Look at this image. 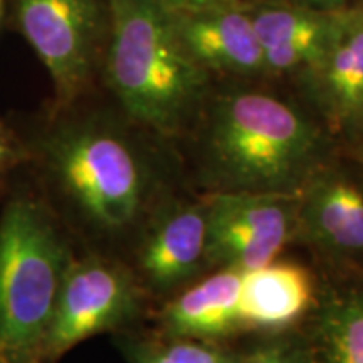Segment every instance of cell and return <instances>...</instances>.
Wrapping results in <instances>:
<instances>
[{
  "label": "cell",
  "mask_w": 363,
  "mask_h": 363,
  "mask_svg": "<svg viewBox=\"0 0 363 363\" xmlns=\"http://www.w3.org/2000/svg\"><path fill=\"white\" fill-rule=\"evenodd\" d=\"M96 94V93H94ZM94 94L67 108H49L29 148V165L66 229L111 254L133 246L145 222L169 195L167 147L135 125L115 103Z\"/></svg>",
  "instance_id": "6da1fadb"
},
{
  "label": "cell",
  "mask_w": 363,
  "mask_h": 363,
  "mask_svg": "<svg viewBox=\"0 0 363 363\" xmlns=\"http://www.w3.org/2000/svg\"><path fill=\"white\" fill-rule=\"evenodd\" d=\"M269 81H214L187 138L206 192L298 194L340 152L299 98Z\"/></svg>",
  "instance_id": "7a4b0ae2"
},
{
  "label": "cell",
  "mask_w": 363,
  "mask_h": 363,
  "mask_svg": "<svg viewBox=\"0 0 363 363\" xmlns=\"http://www.w3.org/2000/svg\"><path fill=\"white\" fill-rule=\"evenodd\" d=\"M108 38L99 88L165 142L187 138L214 79L190 56L162 0H106Z\"/></svg>",
  "instance_id": "3957f363"
},
{
  "label": "cell",
  "mask_w": 363,
  "mask_h": 363,
  "mask_svg": "<svg viewBox=\"0 0 363 363\" xmlns=\"http://www.w3.org/2000/svg\"><path fill=\"white\" fill-rule=\"evenodd\" d=\"M72 251L40 192L9 197L0 214V363H40Z\"/></svg>",
  "instance_id": "277c9868"
},
{
  "label": "cell",
  "mask_w": 363,
  "mask_h": 363,
  "mask_svg": "<svg viewBox=\"0 0 363 363\" xmlns=\"http://www.w3.org/2000/svg\"><path fill=\"white\" fill-rule=\"evenodd\" d=\"M16 30L52 84L51 110L98 93L108 38L106 0H9Z\"/></svg>",
  "instance_id": "5b68a950"
},
{
  "label": "cell",
  "mask_w": 363,
  "mask_h": 363,
  "mask_svg": "<svg viewBox=\"0 0 363 363\" xmlns=\"http://www.w3.org/2000/svg\"><path fill=\"white\" fill-rule=\"evenodd\" d=\"M148 296L128 262L99 251L74 254L45 333L40 363L56 362L94 335L128 328L145 313Z\"/></svg>",
  "instance_id": "8992f818"
},
{
  "label": "cell",
  "mask_w": 363,
  "mask_h": 363,
  "mask_svg": "<svg viewBox=\"0 0 363 363\" xmlns=\"http://www.w3.org/2000/svg\"><path fill=\"white\" fill-rule=\"evenodd\" d=\"M208 269L249 271L298 235V194L206 192Z\"/></svg>",
  "instance_id": "52a82bcc"
},
{
  "label": "cell",
  "mask_w": 363,
  "mask_h": 363,
  "mask_svg": "<svg viewBox=\"0 0 363 363\" xmlns=\"http://www.w3.org/2000/svg\"><path fill=\"white\" fill-rule=\"evenodd\" d=\"M296 242L335 264L363 266V167L342 148L298 192Z\"/></svg>",
  "instance_id": "ba28073f"
},
{
  "label": "cell",
  "mask_w": 363,
  "mask_h": 363,
  "mask_svg": "<svg viewBox=\"0 0 363 363\" xmlns=\"http://www.w3.org/2000/svg\"><path fill=\"white\" fill-rule=\"evenodd\" d=\"M128 262L150 296H167L208 269L207 212L202 197L169 194L150 214L133 242Z\"/></svg>",
  "instance_id": "9c48e42d"
},
{
  "label": "cell",
  "mask_w": 363,
  "mask_h": 363,
  "mask_svg": "<svg viewBox=\"0 0 363 363\" xmlns=\"http://www.w3.org/2000/svg\"><path fill=\"white\" fill-rule=\"evenodd\" d=\"M340 148L363 140V0L335 13L326 51L296 88Z\"/></svg>",
  "instance_id": "30bf717a"
},
{
  "label": "cell",
  "mask_w": 363,
  "mask_h": 363,
  "mask_svg": "<svg viewBox=\"0 0 363 363\" xmlns=\"http://www.w3.org/2000/svg\"><path fill=\"white\" fill-rule=\"evenodd\" d=\"M174 17L182 43L212 79L269 81L249 6L174 12Z\"/></svg>",
  "instance_id": "8fae6325"
},
{
  "label": "cell",
  "mask_w": 363,
  "mask_h": 363,
  "mask_svg": "<svg viewBox=\"0 0 363 363\" xmlns=\"http://www.w3.org/2000/svg\"><path fill=\"white\" fill-rule=\"evenodd\" d=\"M271 83H301L318 66L333 33L335 12L315 11L288 0L249 6Z\"/></svg>",
  "instance_id": "7c38bea8"
},
{
  "label": "cell",
  "mask_w": 363,
  "mask_h": 363,
  "mask_svg": "<svg viewBox=\"0 0 363 363\" xmlns=\"http://www.w3.org/2000/svg\"><path fill=\"white\" fill-rule=\"evenodd\" d=\"M321 289L315 272L299 261L272 259L242 272L240 320L244 331H291L315 310Z\"/></svg>",
  "instance_id": "4fadbf2b"
},
{
  "label": "cell",
  "mask_w": 363,
  "mask_h": 363,
  "mask_svg": "<svg viewBox=\"0 0 363 363\" xmlns=\"http://www.w3.org/2000/svg\"><path fill=\"white\" fill-rule=\"evenodd\" d=\"M242 271L214 269L167 298L158 311V333L225 342L244 331L240 320Z\"/></svg>",
  "instance_id": "5bb4252c"
},
{
  "label": "cell",
  "mask_w": 363,
  "mask_h": 363,
  "mask_svg": "<svg viewBox=\"0 0 363 363\" xmlns=\"http://www.w3.org/2000/svg\"><path fill=\"white\" fill-rule=\"evenodd\" d=\"M308 323L311 363H363V284L321 289Z\"/></svg>",
  "instance_id": "9a60e30c"
},
{
  "label": "cell",
  "mask_w": 363,
  "mask_h": 363,
  "mask_svg": "<svg viewBox=\"0 0 363 363\" xmlns=\"http://www.w3.org/2000/svg\"><path fill=\"white\" fill-rule=\"evenodd\" d=\"M121 348L130 363H242V350L225 342L169 337H125Z\"/></svg>",
  "instance_id": "2e32d148"
},
{
  "label": "cell",
  "mask_w": 363,
  "mask_h": 363,
  "mask_svg": "<svg viewBox=\"0 0 363 363\" xmlns=\"http://www.w3.org/2000/svg\"><path fill=\"white\" fill-rule=\"evenodd\" d=\"M242 363H311L306 340L303 335H262L259 342L242 350Z\"/></svg>",
  "instance_id": "e0dca14e"
},
{
  "label": "cell",
  "mask_w": 363,
  "mask_h": 363,
  "mask_svg": "<svg viewBox=\"0 0 363 363\" xmlns=\"http://www.w3.org/2000/svg\"><path fill=\"white\" fill-rule=\"evenodd\" d=\"M29 148L22 136L0 116V184L22 165H29Z\"/></svg>",
  "instance_id": "ac0fdd59"
},
{
  "label": "cell",
  "mask_w": 363,
  "mask_h": 363,
  "mask_svg": "<svg viewBox=\"0 0 363 363\" xmlns=\"http://www.w3.org/2000/svg\"><path fill=\"white\" fill-rule=\"evenodd\" d=\"M172 12H194L224 6H254L266 0H162Z\"/></svg>",
  "instance_id": "d6986e66"
},
{
  "label": "cell",
  "mask_w": 363,
  "mask_h": 363,
  "mask_svg": "<svg viewBox=\"0 0 363 363\" xmlns=\"http://www.w3.org/2000/svg\"><path fill=\"white\" fill-rule=\"evenodd\" d=\"M288 2L298 4V6L315 9V11H323V12H335L340 9H345L352 4H355L357 0H288Z\"/></svg>",
  "instance_id": "ffe728a7"
},
{
  "label": "cell",
  "mask_w": 363,
  "mask_h": 363,
  "mask_svg": "<svg viewBox=\"0 0 363 363\" xmlns=\"http://www.w3.org/2000/svg\"><path fill=\"white\" fill-rule=\"evenodd\" d=\"M342 152L345 153V155L353 158V160H355L358 165L363 167V140L360 143L353 145V147H350V148H343Z\"/></svg>",
  "instance_id": "44dd1931"
},
{
  "label": "cell",
  "mask_w": 363,
  "mask_h": 363,
  "mask_svg": "<svg viewBox=\"0 0 363 363\" xmlns=\"http://www.w3.org/2000/svg\"><path fill=\"white\" fill-rule=\"evenodd\" d=\"M7 6H9V0H0V21H2L4 13L7 11Z\"/></svg>",
  "instance_id": "7402d4cb"
}]
</instances>
